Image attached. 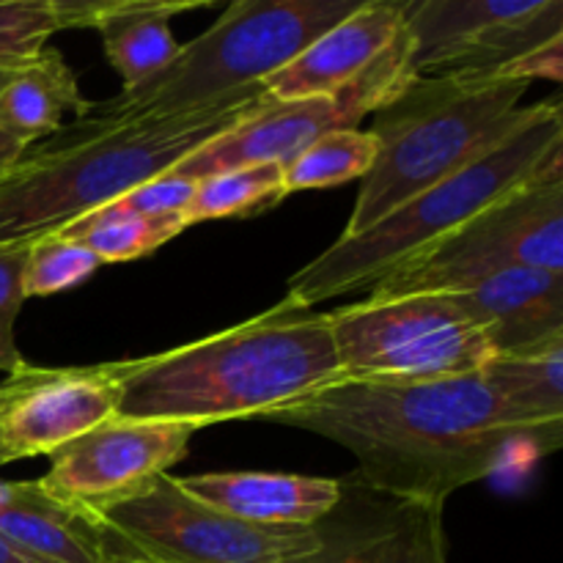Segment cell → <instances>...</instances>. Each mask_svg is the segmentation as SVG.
<instances>
[{
    "instance_id": "cell-17",
    "label": "cell",
    "mask_w": 563,
    "mask_h": 563,
    "mask_svg": "<svg viewBox=\"0 0 563 563\" xmlns=\"http://www.w3.org/2000/svg\"><path fill=\"white\" fill-rule=\"evenodd\" d=\"M66 25L97 27L110 66L119 71L121 91L157 77L179 55L181 44L170 31V16L196 9V3H152V0H102L64 3Z\"/></svg>"
},
{
    "instance_id": "cell-26",
    "label": "cell",
    "mask_w": 563,
    "mask_h": 563,
    "mask_svg": "<svg viewBox=\"0 0 563 563\" xmlns=\"http://www.w3.org/2000/svg\"><path fill=\"white\" fill-rule=\"evenodd\" d=\"M27 247L31 242L0 245V374H14L16 368L25 366L20 350H16L14 328L22 302L27 300L25 286H22Z\"/></svg>"
},
{
    "instance_id": "cell-24",
    "label": "cell",
    "mask_w": 563,
    "mask_h": 563,
    "mask_svg": "<svg viewBox=\"0 0 563 563\" xmlns=\"http://www.w3.org/2000/svg\"><path fill=\"white\" fill-rule=\"evenodd\" d=\"M64 27L66 9L60 0H0V69L25 66Z\"/></svg>"
},
{
    "instance_id": "cell-21",
    "label": "cell",
    "mask_w": 563,
    "mask_h": 563,
    "mask_svg": "<svg viewBox=\"0 0 563 563\" xmlns=\"http://www.w3.org/2000/svg\"><path fill=\"white\" fill-rule=\"evenodd\" d=\"M181 231V214H141L110 201L60 229L58 234L88 247L102 264H119L148 256Z\"/></svg>"
},
{
    "instance_id": "cell-27",
    "label": "cell",
    "mask_w": 563,
    "mask_h": 563,
    "mask_svg": "<svg viewBox=\"0 0 563 563\" xmlns=\"http://www.w3.org/2000/svg\"><path fill=\"white\" fill-rule=\"evenodd\" d=\"M192 192H196V181L176 179V176L163 174L157 179L146 181V185L132 187L130 192L115 198L113 203L141 214H181L187 209V203H190Z\"/></svg>"
},
{
    "instance_id": "cell-28",
    "label": "cell",
    "mask_w": 563,
    "mask_h": 563,
    "mask_svg": "<svg viewBox=\"0 0 563 563\" xmlns=\"http://www.w3.org/2000/svg\"><path fill=\"white\" fill-rule=\"evenodd\" d=\"M25 148L27 146L16 143L14 137H9V135H3V132H0V170H5L11 163H16V159L22 157V152H25Z\"/></svg>"
},
{
    "instance_id": "cell-20",
    "label": "cell",
    "mask_w": 563,
    "mask_h": 563,
    "mask_svg": "<svg viewBox=\"0 0 563 563\" xmlns=\"http://www.w3.org/2000/svg\"><path fill=\"white\" fill-rule=\"evenodd\" d=\"M482 377L522 421L563 429V341L520 355H493Z\"/></svg>"
},
{
    "instance_id": "cell-18",
    "label": "cell",
    "mask_w": 563,
    "mask_h": 563,
    "mask_svg": "<svg viewBox=\"0 0 563 563\" xmlns=\"http://www.w3.org/2000/svg\"><path fill=\"white\" fill-rule=\"evenodd\" d=\"M0 537L44 563H104L113 553L93 517L38 482H0Z\"/></svg>"
},
{
    "instance_id": "cell-9",
    "label": "cell",
    "mask_w": 563,
    "mask_h": 563,
    "mask_svg": "<svg viewBox=\"0 0 563 563\" xmlns=\"http://www.w3.org/2000/svg\"><path fill=\"white\" fill-rule=\"evenodd\" d=\"M91 517L126 550L157 563H286L313 542L311 528L253 526L223 515L168 473Z\"/></svg>"
},
{
    "instance_id": "cell-5",
    "label": "cell",
    "mask_w": 563,
    "mask_h": 563,
    "mask_svg": "<svg viewBox=\"0 0 563 563\" xmlns=\"http://www.w3.org/2000/svg\"><path fill=\"white\" fill-rule=\"evenodd\" d=\"M526 80L412 77L374 110L377 159L361 179L355 209L341 236H355L418 192L482 159L504 143L531 108Z\"/></svg>"
},
{
    "instance_id": "cell-12",
    "label": "cell",
    "mask_w": 563,
    "mask_h": 563,
    "mask_svg": "<svg viewBox=\"0 0 563 563\" xmlns=\"http://www.w3.org/2000/svg\"><path fill=\"white\" fill-rule=\"evenodd\" d=\"M333 509L311 526L313 542L286 563H449L443 506L339 478Z\"/></svg>"
},
{
    "instance_id": "cell-1",
    "label": "cell",
    "mask_w": 563,
    "mask_h": 563,
    "mask_svg": "<svg viewBox=\"0 0 563 563\" xmlns=\"http://www.w3.org/2000/svg\"><path fill=\"white\" fill-rule=\"evenodd\" d=\"M264 421L346 449L357 476L383 493L434 504L563 443V429L515 416L482 372L412 385L341 379Z\"/></svg>"
},
{
    "instance_id": "cell-7",
    "label": "cell",
    "mask_w": 563,
    "mask_h": 563,
    "mask_svg": "<svg viewBox=\"0 0 563 563\" xmlns=\"http://www.w3.org/2000/svg\"><path fill=\"white\" fill-rule=\"evenodd\" d=\"M344 379L440 383L487 366L493 346L449 291L368 297L330 311Z\"/></svg>"
},
{
    "instance_id": "cell-16",
    "label": "cell",
    "mask_w": 563,
    "mask_h": 563,
    "mask_svg": "<svg viewBox=\"0 0 563 563\" xmlns=\"http://www.w3.org/2000/svg\"><path fill=\"white\" fill-rule=\"evenodd\" d=\"M179 487L201 504L253 522L275 528H311L335 506L339 478L297 476V473L229 471L179 478Z\"/></svg>"
},
{
    "instance_id": "cell-25",
    "label": "cell",
    "mask_w": 563,
    "mask_h": 563,
    "mask_svg": "<svg viewBox=\"0 0 563 563\" xmlns=\"http://www.w3.org/2000/svg\"><path fill=\"white\" fill-rule=\"evenodd\" d=\"M99 258L88 247L66 240L64 234H47L31 242L25 258L22 286L25 297H47L80 286L99 267Z\"/></svg>"
},
{
    "instance_id": "cell-10",
    "label": "cell",
    "mask_w": 563,
    "mask_h": 563,
    "mask_svg": "<svg viewBox=\"0 0 563 563\" xmlns=\"http://www.w3.org/2000/svg\"><path fill=\"white\" fill-rule=\"evenodd\" d=\"M410 80L405 42L399 36V42L366 75L357 77L335 97L297 99V102H275L267 97V102L253 110L247 119L214 141L203 143L198 152L165 174L201 181L214 174L253 168V165H286L328 132L357 130L366 113H374Z\"/></svg>"
},
{
    "instance_id": "cell-19",
    "label": "cell",
    "mask_w": 563,
    "mask_h": 563,
    "mask_svg": "<svg viewBox=\"0 0 563 563\" xmlns=\"http://www.w3.org/2000/svg\"><path fill=\"white\" fill-rule=\"evenodd\" d=\"M88 113L91 102L80 93L75 71L55 47H44L36 58L11 71L0 91V132L22 146L64 130L69 115L77 121Z\"/></svg>"
},
{
    "instance_id": "cell-6",
    "label": "cell",
    "mask_w": 563,
    "mask_h": 563,
    "mask_svg": "<svg viewBox=\"0 0 563 563\" xmlns=\"http://www.w3.org/2000/svg\"><path fill=\"white\" fill-rule=\"evenodd\" d=\"M363 0H236L212 27L181 44L179 55L143 86L91 102L93 113H196L231 93L262 88L324 31L350 16Z\"/></svg>"
},
{
    "instance_id": "cell-15",
    "label": "cell",
    "mask_w": 563,
    "mask_h": 563,
    "mask_svg": "<svg viewBox=\"0 0 563 563\" xmlns=\"http://www.w3.org/2000/svg\"><path fill=\"white\" fill-rule=\"evenodd\" d=\"M473 319L493 355H520L563 341V275L511 267L449 291Z\"/></svg>"
},
{
    "instance_id": "cell-29",
    "label": "cell",
    "mask_w": 563,
    "mask_h": 563,
    "mask_svg": "<svg viewBox=\"0 0 563 563\" xmlns=\"http://www.w3.org/2000/svg\"><path fill=\"white\" fill-rule=\"evenodd\" d=\"M0 563H44V561H38V559H33V555L22 553V550L14 548L9 539L0 537Z\"/></svg>"
},
{
    "instance_id": "cell-4",
    "label": "cell",
    "mask_w": 563,
    "mask_h": 563,
    "mask_svg": "<svg viewBox=\"0 0 563 563\" xmlns=\"http://www.w3.org/2000/svg\"><path fill=\"white\" fill-rule=\"evenodd\" d=\"M559 163H563V113L559 97H553L531 104L528 119L482 159L418 192L372 229L339 236L322 256L291 275L286 297L297 306L313 308L352 291L372 289L385 275L484 212L489 203Z\"/></svg>"
},
{
    "instance_id": "cell-8",
    "label": "cell",
    "mask_w": 563,
    "mask_h": 563,
    "mask_svg": "<svg viewBox=\"0 0 563 563\" xmlns=\"http://www.w3.org/2000/svg\"><path fill=\"white\" fill-rule=\"evenodd\" d=\"M511 267L563 275V163L385 275L368 297L456 291Z\"/></svg>"
},
{
    "instance_id": "cell-14",
    "label": "cell",
    "mask_w": 563,
    "mask_h": 563,
    "mask_svg": "<svg viewBox=\"0 0 563 563\" xmlns=\"http://www.w3.org/2000/svg\"><path fill=\"white\" fill-rule=\"evenodd\" d=\"M407 0H363L350 16L335 22L308 44L289 66L262 82L275 102L335 97L366 75L401 36Z\"/></svg>"
},
{
    "instance_id": "cell-30",
    "label": "cell",
    "mask_w": 563,
    "mask_h": 563,
    "mask_svg": "<svg viewBox=\"0 0 563 563\" xmlns=\"http://www.w3.org/2000/svg\"><path fill=\"white\" fill-rule=\"evenodd\" d=\"M104 563H157L152 559H143V555L132 553V550H124V553H110L108 561Z\"/></svg>"
},
{
    "instance_id": "cell-13",
    "label": "cell",
    "mask_w": 563,
    "mask_h": 563,
    "mask_svg": "<svg viewBox=\"0 0 563 563\" xmlns=\"http://www.w3.org/2000/svg\"><path fill=\"white\" fill-rule=\"evenodd\" d=\"M119 390L99 366H22L0 383V460L49 456L115 416Z\"/></svg>"
},
{
    "instance_id": "cell-31",
    "label": "cell",
    "mask_w": 563,
    "mask_h": 563,
    "mask_svg": "<svg viewBox=\"0 0 563 563\" xmlns=\"http://www.w3.org/2000/svg\"><path fill=\"white\" fill-rule=\"evenodd\" d=\"M11 71H14V69H0V91H3V86H5V82H9Z\"/></svg>"
},
{
    "instance_id": "cell-3",
    "label": "cell",
    "mask_w": 563,
    "mask_h": 563,
    "mask_svg": "<svg viewBox=\"0 0 563 563\" xmlns=\"http://www.w3.org/2000/svg\"><path fill=\"white\" fill-rule=\"evenodd\" d=\"M264 102V88H247L168 119L91 110L0 170V245L36 242L66 229L132 187L163 176Z\"/></svg>"
},
{
    "instance_id": "cell-23",
    "label": "cell",
    "mask_w": 563,
    "mask_h": 563,
    "mask_svg": "<svg viewBox=\"0 0 563 563\" xmlns=\"http://www.w3.org/2000/svg\"><path fill=\"white\" fill-rule=\"evenodd\" d=\"M377 159V137L363 130H335L284 165L286 192L319 190L363 179Z\"/></svg>"
},
{
    "instance_id": "cell-22",
    "label": "cell",
    "mask_w": 563,
    "mask_h": 563,
    "mask_svg": "<svg viewBox=\"0 0 563 563\" xmlns=\"http://www.w3.org/2000/svg\"><path fill=\"white\" fill-rule=\"evenodd\" d=\"M289 196L284 185V165H253L225 170L196 181L190 203L181 212V223L196 225L203 220L253 218L278 207Z\"/></svg>"
},
{
    "instance_id": "cell-32",
    "label": "cell",
    "mask_w": 563,
    "mask_h": 563,
    "mask_svg": "<svg viewBox=\"0 0 563 563\" xmlns=\"http://www.w3.org/2000/svg\"><path fill=\"white\" fill-rule=\"evenodd\" d=\"M0 467H3V460H0Z\"/></svg>"
},
{
    "instance_id": "cell-11",
    "label": "cell",
    "mask_w": 563,
    "mask_h": 563,
    "mask_svg": "<svg viewBox=\"0 0 563 563\" xmlns=\"http://www.w3.org/2000/svg\"><path fill=\"white\" fill-rule=\"evenodd\" d=\"M196 427L113 416L49 454L38 484L88 517L168 473L190 449Z\"/></svg>"
},
{
    "instance_id": "cell-2",
    "label": "cell",
    "mask_w": 563,
    "mask_h": 563,
    "mask_svg": "<svg viewBox=\"0 0 563 563\" xmlns=\"http://www.w3.org/2000/svg\"><path fill=\"white\" fill-rule=\"evenodd\" d=\"M104 368L119 390L115 416L196 429L264 421L344 379L330 317L289 297L209 339Z\"/></svg>"
}]
</instances>
